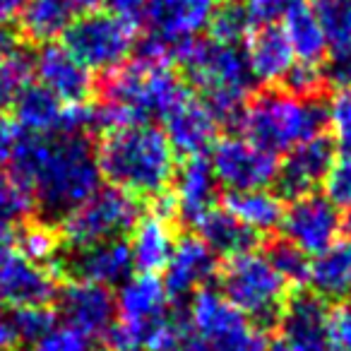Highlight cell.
<instances>
[{
  "mask_svg": "<svg viewBox=\"0 0 351 351\" xmlns=\"http://www.w3.org/2000/svg\"><path fill=\"white\" fill-rule=\"evenodd\" d=\"M207 29H210V39L219 41V44L236 46L239 41L248 39L253 22H250L245 5H241L239 0H231V3H224L219 10H215Z\"/></svg>",
  "mask_w": 351,
  "mask_h": 351,
  "instance_id": "obj_31",
  "label": "cell"
},
{
  "mask_svg": "<svg viewBox=\"0 0 351 351\" xmlns=\"http://www.w3.org/2000/svg\"><path fill=\"white\" fill-rule=\"evenodd\" d=\"M267 344L263 327L248 320L219 291L202 289L193 296L171 351H267Z\"/></svg>",
  "mask_w": 351,
  "mask_h": 351,
  "instance_id": "obj_6",
  "label": "cell"
},
{
  "mask_svg": "<svg viewBox=\"0 0 351 351\" xmlns=\"http://www.w3.org/2000/svg\"><path fill=\"white\" fill-rule=\"evenodd\" d=\"M20 349V341H17L15 332L10 327L8 315H0V351H17Z\"/></svg>",
  "mask_w": 351,
  "mask_h": 351,
  "instance_id": "obj_43",
  "label": "cell"
},
{
  "mask_svg": "<svg viewBox=\"0 0 351 351\" xmlns=\"http://www.w3.org/2000/svg\"><path fill=\"white\" fill-rule=\"evenodd\" d=\"M269 258V263L277 267V272L282 274L289 282L291 289H301L308 279V255L301 253L296 245H291L287 239L282 241H272L265 253Z\"/></svg>",
  "mask_w": 351,
  "mask_h": 351,
  "instance_id": "obj_33",
  "label": "cell"
},
{
  "mask_svg": "<svg viewBox=\"0 0 351 351\" xmlns=\"http://www.w3.org/2000/svg\"><path fill=\"white\" fill-rule=\"evenodd\" d=\"M215 10L217 0H147L142 22L149 27V36L183 44L207 29Z\"/></svg>",
  "mask_w": 351,
  "mask_h": 351,
  "instance_id": "obj_19",
  "label": "cell"
},
{
  "mask_svg": "<svg viewBox=\"0 0 351 351\" xmlns=\"http://www.w3.org/2000/svg\"><path fill=\"white\" fill-rule=\"evenodd\" d=\"M219 272V260L200 236L176 239L173 253L164 267V289L169 298L195 296Z\"/></svg>",
  "mask_w": 351,
  "mask_h": 351,
  "instance_id": "obj_18",
  "label": "cell"
},
{
  "mask_svg": "<svg viewBox=\"0 0 351 351\" xmlns=\"http://www.w3.org/2000/svg\"><path fill=\"white\" fill-rule=\"evenodd\" d=\"M279 87L284 92L293 94V97H325V73H322L320 63H296L291 65L287 75L282 77Z\"/></svg>",
  "mask_w": 351,
  "mask_h": 351,
  "instance_id": "obj_34",
  "label": "cell"
},
{
  "mask_svg": "<svg viewBox=\"0 0 351 351\" xmlns=\"http://www.w3.org/2000/svg\"><path fill=\"white\" fill-rule=\"evenodd\" d=\"M245 60L255 80L265 84H279L296 63L287 34L279 25L253 27L245 39Z\"/></svg>",
  "mask_w": 351,
  "mask_h": 351,
  "instance_id": "obj_21",
  "label": "cell"
},
{
  "mask_svg": "<svg viewBox=\"0 0 351 351\" xmlns=\"http://www.w3.org/2000/svg\"><path fill=\"white\" fill-rule=\"evenodd\" d=\"M322 73H325L327 87H335L339 92H351V49L332 51Z\"/></svg>",
  "mask_w": 351,
  "mask_h": 351,
  "instance_id": "obj_40",
  "label": "cell"
},
{
  "mask_svg": "<svg viewBox=\"0 0 351 351\" xmlns=\"http://www.w3.org/2000/svg\"><path fill=\"white\" fill-rule=\"evenodd\" d=\"M224 3H231V0H224Z\"/></svg>",
  "mask_w": 351,
  "mask_h": 351,
  "instance_id": "obj_46",
  "label": "cell"
},
{
  "mask_svg": "<svg viewBox=\"0 0 351 351\" xmlns=\"http://www.w3.org/2000/svg\"><path fill=\"white\" fill-rule=\"evenodd\" d=\"M306 284L322 301H349L351 296V239L335 241L330 248L313 255Z\"/></svg>",
  "mask_w": 351,
  "mask_h": 351,
  "instance_id": "obj_22",
  "label": "cell"
},
{
  "mask_svg": "<svg viewBox=\"0 0 351 351\" xmlns=\"http://www.w3.org/2000/svg\"><path fill=\"white\" fill-rule=\"evenodd\" d=\"M239 125L248 140L279 154L327 130V104L325 97L306 99L267 87L250 94Z\"/></svg>",
  "mask_w": 351,
  "mask_h": 351,
  "instance_id": "obj_5",
  "label": "cell"
},
{
  "mask_svg": "<svg viewBox=\"0 0 351 351\" xmlns=\"http://www.w3.org/2000/svg\"><path fill=\"white\" fill-rule=\"evenodd\" d=\"M327 351H351V301H341L335 311H330Z\"/></svg>",
  "mask_w": 351,
  "mask_h": 351,
  "instance_id": "obj_39",
  "label": "cell"
},
{
  "mask_svg": "<svg viewBox=\"0 0 351 351\" xmlns=\"http://www.w3.org/2000/svg\"><path fill=\"white\" fill-rule=\"evenodd\" d=\"M212 171L219 186L229 193L260 191L274 183L279 161L277 154L255 145L245 135H229L212 147Z\"/></svg>",
  "mask_w": 351,
  "mask_h": 351,
  "instance_id": "obj_10",
  "label": "cell"
},
{
  "mask_svg": "<svg viewBox=\"0 0 351 351\" xmlns=\"http://www.w3.org/2000/svg\"><path fill=\"white\" fill-rule=\"evenodd\" d=\"M27 3H29V0H0V29L20 20Z\"/></svg>",
  "mask_w": 351,
  "mask_h": 351,
  "instance_id": "obj_42",
  "label": "cell"
},
{
  "mask_svg": "<svg viewBox=\"0 0 351 351\" xmlns=\"http://www.w3.org/2000/svg\"><path fill=\"white\" fill-rule=\"evenodd\" d=\"M217 277L221 296L263 330L277 325L291 296L289 282L277 272L267 255L258 250L229 258Z\"/></svg>",
  "mask_w": 351,
  "mask_h": 351,
  "instance_id": "obj_7",
  "label": "cell"
},
{
  "mask_svg": "<svg viewBox=\"0 0 351 351\" xmlns=\"http://www.w3.org/2000/svg\"><path fill=\"white\" fill-rule=\"evenodd\" d=\"M341 226H344V231L349 234V239H351V210L346 212V217H344V221H341Z\"/></svg>",
  "mask_w": 351,
  "mask_h": 351,
  "instance_id": "obj_45",
  "label": "cell"
},
{
  "mask_svg": "<svg viewBox=\"0 0 351 351\" xmlns=\"http://www.w3.org/2000/svg\"><path fill=\"white\" fill-rule=\"evenodd\" d=\"M279 226L284 231V239L296 245L301 253L317 255L337 241L341 221L337 207L325 195L313 193L289 202Z\"/></svg>",
  "mask_w": 351,
  "mask_h": 351,
  "instance_id": "obj_14",
  "label": "cell"
},
{
  "mask_svg": "<svg viewBox=\"0 0 351 351\" xmlns=\"http://www.w3.org/2000/svg\"><path fill=\"white\" fill-rule=\"evenodd\" d=\"M301 5H306V0H245V10H248L253 27L282 25Z\"/></svg>",
  "mask_w": 351,
  "mask_h": 351,
  "instance_id": "obj_37",
  "label": "cell"
},
{
  "mask_svg": "<svg viewBox=\"0 0 351 351\" xmlns=\"http://www.w3.org/2000/svg\"><path fill=\"white\" fill-rule=\"evenodd\" d=\"M132 255L128 239L101 241V243L70 248L65 255H58L53 272L58 279H80L104 287L123 284L132 272Z\"/></svg>",
  "mask_w": 351,
  "mask_h": 351,
  "instance_id": "obj_12",
  "label": "cell"
},
{
  "mask_svg": "<svg viewBox=\"0 0 351 351\" xmlns=\"http://www.w3.org/2000/svg\"><path fill=\"white\" fill-rule=\"evenodd\" d=\"M161 123H164V135L169 137L173 152L181 156L205 154V149L215 145L217 132H219L215 113L193 89H186L178 97V101L166 111Z\"/></svg>",
  "mask_w": 351,
  "mask_h": 351,
  "instance_id": "obj_15",
  "label": "cell"
},
{
  "mask_svg": "<svg viewBox=\"0 0 351 351\" xmlns=\"http://www.w3.org/2000/svg\"><path fill=\"white\" fill-rule=\"evenodd\" d=\"M5 166L29 191L34 207L53 219H63L101 188L97 149L82 132L32 135L25 130Z\"/></svg>",
  "mask_w": 351,
  "mask_h": 351,
  "instance_id": "obj_1",
  "label": "cell"
},
{
  "mask_svg": "<svg viewBox=\"0 0 351 351\" xmlns=\"http://www.w3.org/2000/svg\"><path fill=\"white\" fill-rule=\"evenodd\" d=\"M186 82L169 63L135 58L106 73L101 99L94 106V125L108 132L135 123L161 121L186 92Z\"/></svg>",
  "mask_w": 351,
  "mask_h": 351,
  "instance_id": "obj_3",
  "label": "cell"
},
{
  "mask_svg": "<svg viewBox=\"0 0 351 351\" xmlns=\"http://www.w3.org/2000/svg\"><path fill=\"white\" fill-rule=\"evenodd\" d=\"M176 63L195 94L210 106L219 128L239 125L245 101L253 94V73L245 53L215 39H191L183 44Z\"/></svg>",
  "mask_w": 351,
  "mask_h": 351,
  "instance_id": "obj_4",
  "label": "cell"
},
{
  "mask_svg": "<svg viewBox=\"0 0 351 351\" xmlns=\"http://www.w3.org/2000/svg\"><path fill=\"white\" fill-rule=\"evenodd\" d=\"M58 315L65 327L80 332L87 339L106 337L116 322V296L111 287L80 279H65L63 287L56 291Z\"/></svg>",
  "mask_w": 351,
  "mask_h": 351,
  "instance_id": "obj_11",
  "label": "cell"
},
{
  "mask_svg": "<svg viewBox=\"0 0 351 351\" xmlns=\"http://www.w3.org/2000/svg\"><path fill=\"white\" fill-rule=\"evenodd\" d=\"M58 313L51 311L49 306H27V308H12L8 313V320L15 332L20 344H34L44 335H49L56 327Z\"/></svg>",
  "mask_w": 351,
  "mask_h": 351,
  "instance_id": "obj_32",
  "label": "cell"
},
{
  "mask_svg": "<svg viewBox=\"0 0 351 351\" xmlns=\"http://www.w3.org/2000/svg\"><path fill=\"white\" fill-rule=\"evenodd\" d=\"M101 178L135 200H154L173 183L176 152L154 123L116 128L97 147Z\"/></svg>",
  "mask_w": 351,
  "mask_h": 351,
  "instance_id": "obj_2",
  "label": "cell"
},
{
  "mask_svg": "<svg viewBox=\"0 0 351 351\" xmlns=\"http://www.w3.org/2000/svg\"><path fill=\"white\" fill-rule=\"evenodd\" d=\"M224 210L248 229L258 231L260 236H267L279 229L287 205L282 197L269 193L267 188H260V191L229 193L224 197Z\"/></svg>",
  "mask_w": 351,
  "mask_h": 351,
  "instance_id": "obj_25",
  "label": "cell"
},
{
  "mask_svg": "<svg viewBox=\"0 0 351 351\" xmlns=\"http://www.w3.org/2000/svg\"><path fill=\"white\" fill-rule=\"evenodd\" d=\"M140 219V200L118 188H99L60 219V239L70 248L125 239Z\"/></svg>",
  "mask_w": 351,
  "mask_h": 351,
  "instance_id": "obj_8",
  "label": "cell"
},
{
  "mask_svg": "<svg viewBox=\"0 0 351 351\" xmlns=\"http://www.w3.org/2000/svg\"><path fill=\"white\" fill-rule=\"evenodd\" d=\"M60 234L56 229V224L49 221H34L27 219L20 229L12 236V245L25 255L27 260L44 267L53 269V263L58 260V248H60Z\"/></svg>",
  "mask_w": 351,
  "mask_h": 351,
  "instance_id": "obj_28",
  "label": "cell"
},
{
  "mask_svg": "<svg viewBox=\"0 0 351 351\" xmlns=\"http://www.w3.org/2000/svg\"><path fill=\"white\" fill-rule=\"evenodd\" d=\"M313 12L332 51L351 49V0H315Z\"/></svg>",
  "mask_w": 351,
  "mask_h": 351,
  "instance_id": "obj_30",
  "label": "cell"
},
{
  "mask_svg": "<svg viewBox=\"0 0 351 351\" xmlns=\"http://www.w3.org/2000/svg\"><path fill=\"white\" fill-rule=\"evenodd\" d=\"M29 351H92V344L84 335L70 327H53L49 335L36 339Z\"/></svg>",
  "mask_w": 351,
  "mask_h": 351,
  "instance_id": "obj_38",
  "label": "cell"
},
{
  "mask_svg": "<svg viewBox=\"0 0 351 351\" xmlns=\"http://www.w3.org/2000/svg\"><path fill=\"white\" fill-rule=\"evenodd\" d=\"M327 125L332 128V140L341 154L351 156V92H339L327 106Z\"/></svg>",
  "mask_w": 351,
  "mask_h": 351,
  "instance_id": "obj_35",
  "label": "cell"
},
{
  "mask_svg": "<svg viewBox=\"0 0 351 351\" xmlns=\"http://www.w3.org/2000/svg\"><path fill=\"white\" fill-rule=\"evenodd\" d=\"M32 70L41 87L49 89L56 99L68 106L89 104V99L94 97L92 70L84 68L65 46L44 44L34 56Z\"/></svg>",
  "mask_w": 351,
  "mask_h": 351,
  "instance_id": "obj_17",
  "label": "cell"
},
{
  "mask_svg": "<svg viewBox=\"0 0 351 351\" xmlns=\"http://www.w3.org/2000/svg\"><path fill=\"white\" fill-rule=\"evenodd\" d=\"M51 3H53L56 10H58L60 15H63L65 20L73 25L77 17L99 10V5H101V3H106V0H51Z\"/></svg>",
  "mask_w": 351,
  "mask_h": 351,
  "instance_id": "obj_41",
  "label": "cell"
},
{
  "mask_svg": "<svg viewBox=\"0 0 351 351\" xmlns=\"http://www.w3.org/2000/svg\"><path fill=\"white\" fill-rule=\"evenodd\" d=\"M282 25L296 60H301V63H322L330 46H327V39L322 34V27L317 22L315 12H313V8L301 5Z\"/></svg>",
  "mask_w": 351,
  "mask_h": 351,
  "instance_id": "obj_27",
  "label": "cell"
},
{
  "mask_svg": "<svg viewBox=\"0 0 351 351\" xmlns=\"http://www.w3.org/2000/svg\"><path fill=\"white\" fill-rule=\"evenodd\" d=\"M335 140L327 132L289 149L274 178L277 195L289 202L313 195L322 186L330 166L335 164Z\"/></svg>",
  "mask_w": 351,
  "mask_h": 351,
  "instance_id": "obj_13",
  "label": "cell"
},
{
  "mask_svg": "<svg viewBox=\"0 0 351 351\" xmlns=\"http://www.w3.org/2000/svg\"><path fill=\"white\" fill-rule=\"evenodd\" d=\"M63 46L89 70L111 73L135 51V27L113 12H89L63 32Z\"/></svg>",
  "mask_w": 351,
  "mask_h": 351,
  "instance_id": "obj_9",
  "label": "cell"
},
{
  "mask_svg": "<svg viewBox=\"0 0 351 351\" xmlns=\"http://www.w3.org/2000/svg\"><path fill=\"white\" fill-rule=\"evenodd\" d=\"M173 200L178 221L186 226H195L207 212L217 207V183L215 171L205 154L183 156V164L173 173Z\"/></svg>",
  "mask_w": 351,
  "mask_h": 351,
  "instance_id": "obj_20",
  "label": "cell"
},
{
  "mask_svg": "<svg viewBox=\"0 0 351 351\" xmlns=\"http://www.w3.org/2000/svg\"><path fill=\"white\" fill-rule=\"evenodd\" d=\"M322 188H325V197L332 205L351 210V156L335 159L325 181H322Z\"/></svg>",
  "mask_w": 351,
  "mask_h": 351,
  "instance_id": "obj_36",
  "label": "cell"
},
{
  "mask_svg": "<svg viewBox=\"0 0 351 351\" xmlns=\"http://www.w3.org/2000/svg\"><path fill=\"white\" fill-rule=\"evenodd\" d=\"M130 255L132 267L140 274H156L166 267L176 245L173 221L159 215H147L137 219L135 229L130 231Z\"/></svg>",
  "mask_w": 351,
  "mask_h": 351,
  "instance_id": "obj_23",
  "label": "cell"
},
{
  "mask_svg": "<svg viewBox=\"0 0 351 351\" xmlns=\"http://www.w3.org/2000/svg\"><path fill=\"white\" fill-rule=\"evenodd\" d=\"M277 339L291 351H327L330 341V311L327 301L313 291H296L289 296L279 317Z\"/></svg>",
  "mask_w": 351,
  "mask_h": 351,
  "instance_id": "obj_16",
  "label": "cell"
},
{
  "mask_svg": "<svg viewBox=\"0 0 351 351\" xmlns=\"http://www.w3.org/2000/svg\"><path fill=\"white\" fill-rule=\"evenodd\" d=\"M34 58L27 53V46L10 32L0 29V108L12 106L22 89L29 84Z\"/></svg>",
  "mask_w": 351,
  "mask_h": 351,
  "instance_id": "obj_26",
  "label": "cell"
},
{
  "mask_svg": "<svg viewBox=\"0 0 351 351\" xmlns=\"http://www.w3.org/2000/svg\"><path fill=\"white\" fill-rule=\"evenodd\" d=\"M267 351H291V349H289V346L284 344V341H279L277 337H274V339L267 344Z\"/></svg>",
  "mask_w": 351,
  "mask_h": 351,
  "instance_id": "obj_44",
  "label": "cell"
},
{
  "mask_svg": "<svg viewBox=\"0 0 351 351\" xmlns=\"http://www.w3.org/2000/svg\"><path fill=\"white\" fill-rule=\"evenodd\" d=\"M34 200L29 191L8 171H0V241H12L15 231L32 219Z\"/></svg>",
  "mask_w": 351,
  "mask_h": 351,
  "instance_id": "obj_29",
  "label": "cell"
},
{
  "mask_svg": "<svg viewBox=\"0 0 351 351\" xmlns=\"http://www.w3.org/2000/svg\"><path fill=\"white\" fill-rule=\"evenodd\" d=\"M197 236L207 243V248L215 255L221 258H236V255L253 253L258 250V245L263 243V236L258 231L248 229L245 224H241L234 215L224 210V207H215L212 212H207L200 221L195 224Z\"/></svg>",
  "mask_w": 351,
  "mask_h": 351,
  "instance_id": "obj_24",
  "label": "cell"
}]
</instances>
